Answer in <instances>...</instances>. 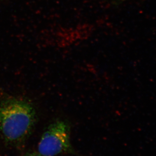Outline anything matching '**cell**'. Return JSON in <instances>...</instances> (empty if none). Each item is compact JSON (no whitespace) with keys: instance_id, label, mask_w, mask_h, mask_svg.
Segmentation results:
<instances>
[{"instance_id":"cell-1","label":"cell","mask_w":156,"mask_h":156,"mask_svg":"<svg viewBox=\"0 0 156 156\" xmlns=\"http://www.w3.org/2000/svg\"><path fill=\"white\" fill-rule=\"evenodd\" d=\"M33 104L20 98H10L0 104V133L8 143L24 144L30 137L37 122Z\"/></svg>"},{"instance_id":"cell-2","label":"cell","mask_w":156,"mask_h":156,"mask_svg":"<svg viewBox=\"0 0 156 156\" xmlns=\"http://www.w3.org/2000/svg\"><path fill=\"white\" fill-rule=\"evenodd\" d=\"M41 156H56L74 153L71 141L70 126L64 120H57L46 128L38 145Z\"/></svg>"},{"instance_id":"cell-3","label":"cell","mask_w":156,"mask_h":156,"mask_svg":"<svg viewBox=\"0 0 156 156\" xmlns=\"http://www.w3.org/2000/svg\"><path fill=\"white\" fill-rule=\"evenodd\" d=\"M24 156H41L38 154L36 152H33V153H28L26 154Z\"/></svg>"},{"instance_id":"cell-4","label":"cell","mask_w":156,"mask_h":156,"mask_svg":"<svg viewBox=\"0 0 156 156\" xmlns=\"http://www.w3.org/2000/svg\"><path fill=\"white\" fill-rule=\"evenodd\" d=\"M111 1H112L114 2H117V3H119V2H122L127 1V0H111Z\"/></svg>"}]
</instances>
